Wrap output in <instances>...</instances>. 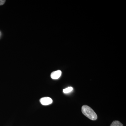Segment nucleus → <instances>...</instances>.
Returning a JSON list of instances; mask_svg holds the SVG:
<instances>
[{
	"label": "nucleus",
	"mask_w": 126,
	"mask_h": 126,
	"mask_svg": "<svg viewBox=\"0 0 126 126\" xmlns=\"http://www.w3.org/2000/svg\"><path fill=\"white\" fill-rule=\"evenodd\" d=\"M83 114L89 119L95 121L97 118V116L93 110L87 105H84L82 107Z\"/></svg>",
	"instance_id": "nucleus-1"
},
{
	"label": "nucleus",
	"mask_w": 126,
	"mask_h": 126,
	"mask_svg": "<svg viewBox=\"0 0 126 126\" xmlns=\"http://www.w3.org/2000/svg\"><path fill=\"white\" fill-rule=\"evenodd\" d=\"M41 103L44 106H47L51 104L53 102V100L49 97H44L40 100Z\"/></svg>",
	"instance_id": "nucleus-2"
},
{
	"label": "nucleus",
	"mask_w": 126,
	"mask_h": 126,
	"mask_svg": "<svg viewBox=\"0 0 126 126\" xmlns=\"http://www.w3.org/2000/svg\"><path fill=\"white\" fill-rule=\"evenodd\" d=\"M62 72L60 70H58L52 72L50 75L51 78L53 79H58L61 77Z\"/></svg>",
	"instance_id": "nucleus-3"
},
{
	"label": "nucleus",
	"mask_w": 126,
	"mask_h": 126,
	"mask_svg": "<svg viewBox=\"0 0 126 126\" xmlns=\"http://www.w3.org/2000/svg\"><path fill=\"white\" fill-rule=\"evenodd\" d=\"M110 126H123V124L119 121H115L112 122Z\"/></svg>",
	"instance_id": "nucleus-4"
},
{
	"label": "nucleus",
	"mask_w": 126,
	"mask_h": 126,
	"mask_svg": "<svg viewBox=\"0 0 126 126\" xmlns=\"http://www.w3.org/2000/svg\"><path fill=\"white\" fill-rule=\"evenodd\" d=\"M73 90V88L72 87H68L64 89L63 90V92L65 94H67L72 92Z\"/></svg>",
	"instance_id": "nucleus-5"
},
{
	"label": "nucleus",
	"mask_w": 126,
	"mask_h": 126,
	"mask_svg": "<svg viewBox=\"0 0 126 126\" xmlns=\"http://www.w3.org/2000/svg\"><path fill=\"white\" fill-rule=\"evenodd\" d=\"M5 1L6 0H0V5H4Z\"/></svg>",
	"instance_id": "nucleus-6"
}]
</instances>
